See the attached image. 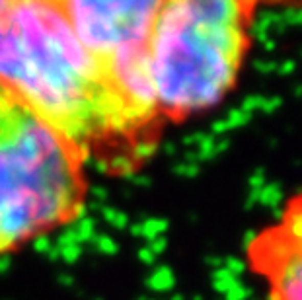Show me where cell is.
<instances>
[{
	"instance_id": "15",
	"label": "cell",
	"mask_w": 302,
	"mask_h": 300,
	"mask_svg": "<svg viewBox=\"0 0 302 300\" xmlns=\"http://www.w3.org/2000/svg\"><path fill=\"white\" fill-rule=\"evenodd\" d=\"M10 269V258L8 256H0V273H6V271Z\"/></svg>"
},
{
	"instance_id": "16",
	"label": "cell",
	"mask_w": 302,
	"mask_h": 300,
	"mask_svg": "<svg viewBox=\"0 0 302 300\" xmlns=\"http://www.w3.org/2000/svg\"><path fill=\"white\" fill-rule=\"evenodd\" d=\"M138 258L143 259V261H146V263H152V259H154V253H152V251H150L148 248H145L143 251H141V253H138Z\"/></svg>"
},
{
	"instance_id": "7",
	"label": "cell",
	"mask_w": 302,
	"mask_h": 300,
	"mask_svg": "<svg viewBox=\"0 0 302 300\" xmlns=\"http://www.w3.org/2000/svg\"><path fill=\"white\" fill-rule=\"evenodd\" d=\"M68 232H71V236H73L74 244H78V246H80L82 242L94 240V234H96L94 218H90V217L78 218L76 224H74L73 228H68Z\"/></svg>"
},
{
	"instance_id": "12",
	"label": "cell",
	"mask_w": 302,
	"mask_h": 300,
	"mask_svg": "<svg viewBox=\"0 0 302 300\" xmlns=\"http://www.w3.org/2000/svg\"><path fill=\"white\" fill-rule=\"evenodd\" d=\"M164 222H156V220H150V222H146L141 226V232H143V236H148V238H156L158 232L160 230H164Z\"/></svg>"
},
{
	"instance_id": "10",
	"label": "cell",
	"mask_w": 302,
	"mask_h": 300,
	"mask_svg": "<svg viewBox=\"0 0 302 300\" xmlns=\"http://www.w3.org/2000/svg\"><path fill=\"white\" fill-rule=\"evenodd\" d=\"M94 242H96V248L100 249L102 253H107V256L117 253V244L113 242V238L100 234V236H94Z\"/></svg>"
},
{
	"instance_id": "6",
	"label": "cell",
	"mask_w": 302,
	"mask_h": 300,
	"mask_svg": "<svg viewBox=\"0 0 302 300\" xmlns=\"http://www.w3.org/2000/svg\"><path fill=\"white\" fill-rule=\"evenodd\" d=\"M291 238V248L283 261V285L287 300H302V193H296L285 205L277 222Z\"/></svg>"
},
{
	"instance_id": "13",
	"label": "cell",
	"mask_w": 302,
	"mask_h": 300,
	"mask_svg": "<svg viewBox=\"0 0 302 300\" xmlns=\"http://www.w3.org/2000/svg\"><path fill=\"white\" fill-rule=\"evenodd\" d=\"M51 240L47 238L45 234H41V236H37L35 238V242H33V249L35 251H39V253H49L51 251Z\"/></svg>"
},
{
	"instance_id": "5",
	"label": "cell",
	"mask_w": 302,
	"mask_h": 300,
	"mask_svg": "<svg viewBox=\"0 0 302 300\" xmlns=\"http://www.w3.org/2000/svg\"><path fill=\"white\" fill-rule=\"evenodd\" d=\"M104 80L123 102L133 125L145 123L158 111L156 90L150 73L148 43L127 45L102 62Z\"/></svg>"
},
{
	"instance_id": "17",
	"label": "cell",
	"mask_w": 302,
	"mask_h": 300,
	"mask_svg": "<svg viewBox=\"0 0 302 300\" xmlns=\"http://www.w3.org/2000/svg\"><path fill=\"white\" fill-rule=\"evenodd\" d=\"M59 279H61V283H63V285H73V279H71L68 275H61Z\"/></svg>"
},
{
	"instance_id": "18",
	"label": "cell",
	"mask_w": 302,
	"mask_h": 300,
	"mask_svg": "<svg viewBox=\"0 0 302 300\" xmlns=\"http://www.w3.org/2000/svg\"><path fill=\"white\" fill-rule=\"evenodd\" d=\"M4 6H6V2H0V12L4 10Z\"/></svg>"
},
{
	"instance_id": "4",
	"label": "cell",
	"mask_w": 302,
	"mask_h": 300,
	"mask_svg": "<svg viewBox=\"0 0 302 300\" xmlns=\"http://www.w3.org/2000/svg\"><path fill=\"white\" fill-rule=\"evenodd\" d=\"M82 47L96 61H107L127 45H146L160 2L154 0H71L61 2Z\"/></svg>"
},
{
	"instance_id": "14",
	"label": "cell",
	"mask_w": 302,
	"mask_h": 300,
	"mask_svg": "<svg viewBox=\"0 0 302 300\" xmlns=\"http://www.w3.org/2000/svg\"><path fill=\"white\" fill-rule=\"evenodd\" d=\"M92 195L98 199V203H102V199H105V197H107V191H105V189H102V187H92Z\"/></svg>"
},
{
	"instance_id": "11",
	"label": "cell",
	"mask_w": 302,
	"mask_h": 300,
	"mask_svg": "<svg viewBox=\"0 0 302 300\" xmlns=\"http://www.w3.org/2000/svg\"><path fill=\"white\" fill-rule=\"evenodd\" d=\"M80 253H82V248L78 244H68V246L59 248V258H63L66 263H74L76 259L80 258Z\"/></svg>"
},
{
	"instance_id": "3",
	"label": "cell",
	"mask_w": 302,
	"mask_h": 300,
	"mask_svg": "<svg viewBox=\"0 0 302 300\" xmlns=\"http://www.w3.org/2000/svg\"><path fill=\"white\" fill-rule=\"evenodd\" d=\"M76 205L74 152L0 88V253L61 222Z\"/></svg>"
},
{
	"instance_id": "2",
	"label": "cell",
	"mask_w": 302,
	"mask_h": 300,
	"mask_svg": "<svg viewBox=\"0 0 302 300\" xmlns=\"http://www.w3.org/2000/svg\"><path fill=\"white\" fill-rule=\"evenodd\" d=\"M253 2H160L148 39L158 109L188 117L211 109L234 88L250 47Z\"/></svg>"
},
{
	"instance_id": "1",
	"label": "cell",
	"mask_w": 302,
	"mask_h": 300,
	"mask_svg": "<svg viewBox=\"0 0 302 300\" xmlns=\"http://www.w3.org/2000/svg\"><path fill=\"white\" fill-rule=\"evenodd\" d=\"M0 88L74 145L98 129L129 127L102 64L55 2H6L0 12Z\"/></svg>"
},
{
	"instance_id": "9",
	"label": "cell",
	"mask_w": 302,
	"mask_h": 300,
	"mask_svg": "<svg viewBox=\"0 0 302 300\" xmlns=\"http://www.w3.org/2000/svg\"><path fill=\"white\" fill-rule=\"evenodd\" d=\"M102 215H104L105 222H109L115 228H125L127 226V215L125 213H119L111 207H102Z\"/></svg>"
},
{
	"instance_id": "8",
	"label": "cell",
	"mask_w": 302,
	"mask_h": 300,
	"mask_svg": "<svg viewBox=\"0 0 302 300\" xmlns=\"http://www.w3.org/2000/svg\"><path fill=\"white\" fill-rule=\"evenodd\" d=\"M150 283V287L156 290H166L170 289L172 285H174V277H172V273H170V269H166V267H162V269H158L154 275H152V279L148 281Z\"/></svg>"
}]
</instances>
